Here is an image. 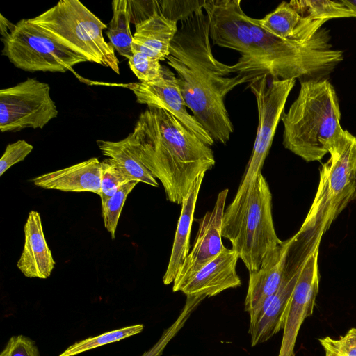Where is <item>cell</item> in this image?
<instances>
[{
	"label": "cell",
	"mask_w": 356,
	"mask_h": 356,
	"mask_svg": "<svg viewBox=\"0 0 356 356\" xmlns=\"http://www.w3.org/2000/svg\"><path fill=\"white\" fill-rule=\"evenodd\" d=\"M27 19L85 57L88 62L97 63L120 74L115 50L103 36L107 25L81 1L60 0L40 15Z\"/></svg>",
	"instance_id": "7"
},
{
	"label": "cell",
	"mask_w": 356,
	"mask_h": 356,
	"mask_svg": "<svg viewBox=\"0 0 356 356\" xmlns=\"http://www.w3.org/2000/svg\"><path fill=\"white\" fill-rule=\"evenodd\" d=\"M165 60L177 75L186 107L215 142L225 145L234 132L225 97L235 87L251 81L239 74L229 76L232 66L214 56L203 10L181 22Z\"/></svg>",
	"instance_id": "1"
},
{
	"label": "cell",
	"mask_w": 356,
	"mask_h": 356,
	"mask_svg": "<svg viewBox=\"0 0 356 356\" xmlns=\"http://www.w3.org/2000/svg\"><path fill=\"white\" fill-rule=\"evenodd\" d=\"M241 3V0H205L203 10L212 44L243 56L250 42V29Z\"/></svg>",
	"instance_id": "14"
},
{
	"label": "cell",
	"mask_w": 356,
	"mask_h": 356,
	"mask_svg": "<svg viewBox=\"0 0 356 356\" xmlns=\"http://www.w3.org/2000/svg\"><path fill=\"white\" fill-rule=\"evenodd\" d=\"M258 22L264 29L277 37L305 42L312 39L325 22L305 17L289 3L282 1Z\"/></svg>",
	"instance_id": "22"
},
{
	"label": "cell",
	"mask_w": 356,
	"mask_h": 356,
	"mask_svg": "<svg viewBox=\"0 0 356 356\" xmlns=\"http://www.w3.org/2000/svg\"><path fill=\"white\" fill-rule=\"evenodd\" d=\"M2 55L18 69L30 72H65L88 60L59 42L41 27L22 19L1 38Z\"/></svg>",
	"instance_id": "8"
},
{
	"label": "cell",
	"mask_w": 356,
	"mask_h": 356,
	"mask_svg": "<svg viewBox=\"0 0 356 356\" xmlns=\"http://www.w3.org/2000/svg\"><path fill=\"white\" fill-rule=\"evenodd\" d=\"M205 298L204 296H186L185 304L177 319L163 330L157 342L141 356H161L168 343L181 330L194 310Z\"/></svg>",
	"instance_id": "27"
},
{
	"label": "cell",
	"mask_w": 356,
	"mask_h": 356,
	"mask_svg": "<svg viewBox=\"0 0 356 356\" xmlns=\"http://www.w3.org/2000/svg\"><path fill=\"white\" fill-rule=\"evenodd\" d=\"M50 86L35 78H27L0 90V130L17 132L27 128L42 129L58 116Z\"/></svg>",
	"instance_id": "10"
},
{
	"label": "cell",
	"mask_w": 356,
	"mask_h": 356,
	"mask_svg": "<svg viewBox=\"0 0 356 356\" xmlns=\"http://www.w3.org/2000/svg\"><path fill=\"white\" fill-rule=\"evenodd\" d=\"M126 86L134 92L138 103L166 111L204 144L208 146L214 144L215 141L205 129L188 112L177 76L168 67L163 66V76L158 80L130 83Z\"/></svg>",
	"instance_id": "12"
},
{
	"label": "cell",
	"mask_w": 356,
	"mask_h": 356,
	"mask_svg": "<svg viewBox=\"0 0 356 356\" xmlns=\"http://www.w3.org/2000/svg\"><path fill=\"white\" fill-rule=\"evenodd\" d=\"M33 149V146L24 140L8 144L0 159V176L13 165L24 161Z\"/></svg>",
	"instance_id": "33"
},
{
	"label": "cell",
	"mask_w": 356,
	"mask_h": 356,
	"mask_svg": "<svg viewBox=\"0 0 356 356\" xmlns=\"http://www.w3.org/2000/svg\"><path fill=\"white\" fill-rule=\"evenodd\" d=\"M102 162L101 203L103 204L122 185L131 181L127 175L109 158Z\"/></svg>",
	"instance_id": "29"
},
{
	"label": "cell",
	"mask_w": 356,
	"mask_h": 356,
	"mask_svg": "<svg viewBox=\"0 0 356 356\" xmlns=\"http://www.w3.org/2000/svg\"><path fill=\"white\" fill-rule=\"evenodd\" d=\"M334 88L326 79L300 81L297 98L281 120L284 147L303 160L321 161L345 134Z\"/></svg>",
	"instance_id": "4"
},
{
	"label": "cell",
	"mask_w": 356,
	"mask_h": 356,
	"mask_svg": "<svg viewBox=\"0 0 356 356\" xmlns=\"http://www.w3.org/2000/svg\"><path fill=\"white\" fill-rule=\"evenodd\" d=\"M238 254L227 248L214 259L202 267L181 289L186 296L212 297L241 285L236 273Z\"/></svg>",
	"instance_id": "17"
},
{
	"label": "cell",
	"mask_w": 356,
	"mask_h": 356,
	"mask_svg": "<svg viewBox=\"0 0 356 356\" xmlns=\"http://www.w3.org/2000/svg\"><path fill=\"white\" fill-rule=\"evenodd\" d=\"M143 329V324H136L106 332L98 336L88 337L72 344L59 356H75L97 347L136 335L140 333Z\"/></svg>",
	"instance_id": "26"
},
{
	"label": "cell",
	"mask_w": 356,
	"mask_h": 356,
	"mask_svg": "<svg viewBox=\"0 0 356 356\" xmlns=\"http://www.w3.org/2000/svg\"><path fill=\"white\" fill-rule=\"evenodd\" d=\"M102 162L91 158L71 166L39 175L36 186L65 192H91L100 196Z\"/></svg>",
	"instance_id": "19"
},
{
	"label": "cell",
	"mask_w": 356,
	"mask_h": 356,
	"mask_svg": "<svg viewBox=\"0 0 356 356\" xmlns=\"http://www.w3.org/2000/svg\"><path fill=\"white\" fill-rule=\"evenodd\" d=\"M204 175L205 172H203L197 178L181 203V213L175 231L170 260L163 277V282L165 285L174 282L189 253L190 234L197 197Z\"/></svg>",
	"instance_id": "21"
},
{
	"label": "cell",
	"mask_w": 356,
	"mask_h": 356,
	"mask_svg": "<svg viewBox=\"0 0 356 356\" xmlns=\"http://www.w3.org/2000/svg\"><path fill=\"white\" fill-rule=\"evenodd\" d=\"M295 83L296 79H275L267 74L256 77L249 83L256 99L258 126L252 155L236 195L247 190L261 173L287 98Z\"/></svg>",
	"instance_id": "9"
},
{
	"label": "cell",
	"mask_w": 356,
	"mask_h": 356,
	"mask_svg": "<svg viewBox=\"0 0 356 356\" xmlns=\"http://www.w3.org/2000/svg\"><path fill=\"white\" fill-rule=\"evenodd\" d=\"M205 0L158 1L159 12L174 22L184 21L196 12L203 10Z\"/></svg>",
	"instance_id": "31"
},
{
	"label": "cell",
	"mask_w": 356,
	"mask_h": 356,
	"mask_svg": "<svg viewBox=\"0 0 356 356\" xmlns=\"http://www.w3.org/2000/svg\"><path fill=\"white\" fill-rule=\"evenodd\" d=\"M229 190L220 191L214 207L200 219L191 251L187 255L174 282L172 291H181L186 282L202 267L218 257L225 248L222 241V223Z\"/></svg>",
	"instance_id": "13"
},
{
	"label": "cell",
	"mask_w": 356,
	"mask_h": 356,
	"mask_svg": "<svg viewBox=\"0 0 356 356\" xmlns=\"http://www.w3.org/2000/svg\"><path fill=\"white\" fill-rule=\"evenodd\" d=\"M24 231V245L17 263V268L25 277L48 278L56 262L47 243L38 212H29Z\"/></svg>",
	"instance_id": "18"
},
{
	"label": "cell",
	"mask_w": 356,
	"mask_h": 356,
	"mask_svg": "<svg viewBox=\"0 0 356 356\" xmlns=\"http://www.w3.org/2000/svg\"><path fill=\"white\" fill-rule=\"evenodd\" d=\"M138 183L136 181H131L122 185L113 196L102 204L104 227L113 239L115 238L117 225L126 199Z\"/></svg>",
	"instance_id": "28"
},
{
	"label": "cell",
	"mask_w": 356,
	"mask_h": 356,
	"mask_svg": "<svg viewBox=\"0 0 356 356\" xmlns=\"http://www.w3.org/2000/svg\"><path fill=\"white\" fill-rule=\"evenodd\" d=\"M319 169V182L314 200L294 238L314 248L321 243L332 222L356 198V136L347 130L329 152Z\"/></svg>",
	"instance_id": "6"
},
{
	"label": "cell",
	"mask_w": 356,
	"mask_h": 356,
	"mask_svg": "<svg viewBox=\"0 0 356 356\" xmlns=\"http://www.w3.org/2000/svg\"><path fill=\"white\" fill-rule=\"evenodd\" d=\"M325 356H356V328H350L339 339L325 337L318 339Z\"/></svg>",
	"instance_id": "32"
},
{
	"label": "cell",
	"mask_w": 356,
	"mask_h": 356,
	"mask_svg": "<svg viewBox=\"0 0 356 356\" xmlns=\"http://www.w3.org/2000/svg\"><path fill=\"white\" fill-rule=\"evenodd\" d=\"M111 5L113 17L106 35L114 50L129 60L132 56L134 35L130 29L132 19L131 1L114 0Z\"/></svg>",
	"instance_id": "24"
},
{
	"label": "cell",
	"mask_w": 356,
	"mask_h": 356,
	"mask_svg": "<svg viewBox=\"0 0 356 356\" xmlns=\"http://www.w3.org/2000/svg\"><path fill=\"white\" fill-rule=\"evenodd\" d=\"M250 42L246 54L232 65V72L248 77L267 74L275 79L300 81L323 79L343 60V51L332 48L329 31L321 28L305 42L277 37L248 16Z\"/></svg>",
	"instance_id": "3"
},
{
	"label": "cell",
	"mask_w": 356,
	"mask_h": 356,
	"mask_svg": "<svg viewBox=\"0 0 356 356\" xmlns=\"http://www.w3.org/2000/svg\"><path fill=\"white\" fill-rule=\"evenodd\" d=\"M0 356H40L35 342L22 334L12 336Z\"/></svg>",
	"instance_id": "34"
},
{
	"label": "cell",
	"mask_w": 356,
	"mask_h": 356,
	"mask_svg": "<svg viewBox=\"0 0 356 356\" xmlns=\"http://www.w3.org/2000/svg\"><path fill=\"white\" fill-rule=\"evenodd\" d=\"M129 65L140 82H151L159 79L163 73L160 61L138 51H132Z\"/></svg>",
	"instance_id": "30"
},
{
	"label": "cell",
	"mask_w": 356,
	"mask_h": 356,
	"mask_svg": "<svg viewBox=\"0 0 356 356\" xmlns=\"http://www.w3.org/2000/svg\"><path fill=\"white\" fill-rule=\"evenodd\" d=\"M343 1L356 14V0H343Z\"/></svg>",
	"instance_id": "36"
},
{
	"label": "cell",
	"mask_w": 356,
	"mask_h": 356,
	"mask_svg": "<svg viewBox=\"0 0 356 356\" xmlns=\"http://www.w3.org/2000/svg\"><path fill=\"white\" fill-rule=\"evenodd\" d=\"M289 4L302 16L327 22L334 18L356 17L343 0H293Z\"/></svg>",
	"instance_id": "25"
},
{
	"label": "cell",
	"mask_w": 356,
	"mask_h": 356,
	"mask_svg": "<svg viewBox=\"0 0 356 356\" xmlns=\"http://www.w3.org/2000/svg\"><path fill=\"white\" fill-rule=\"evenodd\" d=\"M132 51H138L159 61L166 60L170 47L178 31L177 22L156 11L135 23Z\"/></svg>",
	"instance_id": "20"
},
{
	"label": "cell",
	"mask_w": 356,
	"mask_h": 356,
	"mask_svg": "<svg viewBox=\"0 0 356 356\" xmlns=\"http://www.w3.org/2000/svg\"><path fill=\"white\" fill-rule=\"evenodd\" d=\"M15 24L11 23L2 14H0V33L1 38L8 35L15 28Z\"/></svg>",
	"instance_id": "35"
},
{
	"label": "cell",
	"mask_w": 356,
	"mask_h": 356,
	"mask_svg": "<svg viewBox=\"0 0 356 356\" xmlns=\"http://www.w3.org/2000/svg\"><path fill=\"white\" fill-rule=\"evenodd\" d=\"M290 243L291 238L282 241L267 254L257 271L249 273L244 305L245 312L250 315V323L261 316L270 303V298L278 289Z\"/></svg>",
	"instance_id": "15"
},
{
	"label": "cell",
	"mask_w": 356,
	"mask_h": 356,
	"mask_svg": "<svg viewBox=\"0 0 356 356\" xmlns=\"http://www.w3.org/2000/svg\"><path fill=\"white\" fill-rule=\"evenodd\" d=\"M221 234L249 273L257 271L267 254L282 243L273 223L272 193L261 173L225 209Z\"/></svg>",
	"instance_id": "5"
},
{
	"label": "cell",
	"mask_w": 356,
	"mask_h": 356,
	"mask_svg": "<svg viewBox=\"0 0 356 356\" xmlns=\"http://www.w3.org/2000/svg\"><path fill=\"white\" fill-rule=\"evenodd\" d=\"M97 144L102 154L111 159L131 181L158 187L156 179L138 156L132 132L119 141L97 140Z\"/></svg>",
	"instance_id": "23"
},
{
	"label": "cell",
	"mask_w": 356,
	"mask_h": 356,
	"mask_svg": "<svg viewBox=\"0 0 356 356\" xmlns=\"http://www.w3.org/2000/svg\"><path fill=\"white\" fill-rule=\"evenodd\" d=\"M132 134L141 161L172 203L181 204L197 178L215 165L210 146L163 109L147 107Z\"/></svg>",
	"instance_id": "2"
},
{
	"label": "cell",
	"mask_w": 356,
	"mask_h": 356,
	"mask_svg": "<svg viewBox=\"0 0 356 356\" xmlns=\"http://www.w3.org/2000/svg\"><path fill=\"white\" fill-rule=\"evenodd\" d=\"M320 243L305 259L289 300L278 356H294L297 337L304 321L313 314L319 291Z\"/></svg>",
	"instance_id": "11"
},
{
	"label": "cell",
	"mask_w": 356,
	"mask_h": 356,
	"mask_svg": "<svg viewBox=\"0 0 356 356\" xmlns=\"http://www.w3.org/2000/svg\"><path fill=\"white\" fill-rule=\"evenodd\" d=\"M303 262L286 260L282 280L278 289L270 298L265 312L249 325L248 333L252 347L266 342L283 330L287 306Z\"/></svg>",
	"instance_id": "16"
}]
</instances>
